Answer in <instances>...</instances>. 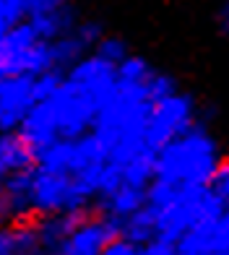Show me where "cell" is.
<instances>
[{"mask_svg": "<svg viewBox=\"0 0 229 255\" xmlns=\"http://www.w3.org/2000/svg\"><path fill=\"white\" fill-rule=\"evenodd\" d=\"M214 21H216V29H219L222 37H227V39H229V3L219 5V10H216Z\"/></svg>", "mask_w": 229, "mask_h": 255, "instance_id": "44dd1931", "label": "cell"}, {"mask_svg": "<svg viewBox=\"0 0 229 255\" xmlns=\"http://www.w3.org/2000/svg\"><path fill=\"white\" fill-rule=\"evenodd\" d=\"M222 151L206 120L198 115V123L180 138L156 151L154 180L169 182L175 188H209Z\"/></svg>", "mask_w": 229, "mask_h": 255, "instance_id": "6da1fadb", "label": "cell"}, {"mask_svg": "<svg viewBox=\"0 0 229 255\" xmlns=\"http://www.w3.org/2000/svg\"><path fill=\"white\" fill-rule=\"evenodd\" d=\"M81 21L78 5L65 0H26V24L34 29L39 42H57L68 37Z\"/></svg>", "mask_w": 229, "mask_h": 255, "instance_id": "277c9868", "label": "cell"}, {"mask_svg": "<svg viewBox=\"0 0 229 255\" xmlns=\"http://www.w3.org/2000/svg\"><path fill=\"white\" fill-rule=\"evenodd\" d=\"M3 84H5V76H0V89H3Z\"/></svg>", "mask_w": 229, "mask_h": 255, "instance_id": "7402d4cb", "label": "cell"}, {"mask_svg": "<svg viewBox=\"0 0 229 255\" xmlns=\"http://www.w3.org/2000/svg\"><path fill=\"white\" fill-rule=\"evenodd\" d=\"M211 253H229V208L211 222L209 229V255Z\"/></svg>", "mask_w": 229, "mask_h": 255, "instance_id": "2e32d148", "label": "cell"}, {"mask_svg": "<svg viewBox=\"0 0 229 255\" xmlns=\"http://www.w3.org/2000/svg\"><path fill=\"white\" fill-rule=\"evenodd\" d=\"M209 188L214 190L216 198L224 203V208H229V156H222V161H219V167H216V172H214Z\"/></svg>", "mask_w": 229, "mask_h": 255, "instance_id": "e0dca14e", "label": "cell"}, {"mask_svg": "<svg viewBox=\"0 0 229 255\" xmlns=\"http://www.w3.org/2000/svg\"><path fill=\"white\" fill-rule=\"evenodd\" d=\"M63 84H65V73H60V71H47V73L37 76L34 78V104L52 99Z\"/></svg>", "mask_w": 229, "mask_h": 255, "instance_id": "9a60e30c", "label": "cell"}, {"mask_svg": "<svg viewBox=\"0 0 229 255\" xmlns=\"http://www.w3.org/2000/svg\"><path fill=\"white\" fill-rule=\"evenodd\" d=\"M154 167H156V154L148 151V148H143V151L135 154L128 164L120 167L122 185H130V188L146 190L148 185L154 182Z\"/></svg>", "mask_w": 229, "mask_h": 255, "instance_id": "8fae6325", "label": "cell"}, {"mask_svg": "<svg viewBox=\"0 0 229 255\" xmlns=\"http://www.w3.org/2000/svg\"><path fill=\"white\" fill-rule=\"evenodd\" d=\"M211 255H229V253H211Z\"/></svg>", "mask_w": 229, "mask_h": 255, "instance_id": "603a6c76", "label": "cell"}, {"mask_svg": "<svg viewBox=\"0 0 229 255\" xmlns=\"http://www.w3.org/2000/svg\"><path fill=\"white\" fill-rule=\"evenodd\" d=\"M0 255H16L13 227H0Z\"/></svg>", "mask_w": 229, "mask_h": 255, "instance_id": "ffe728a7", "label": "cell"}, {"mask_svg": "<svg viewBox=\"0 0 229 255\" xmlns=\"http://www.w3.org/2000/svg\"><path fill=\"white\" fill-rule=\"evenodd\" d=\"M120 237L128 240L130 245H148L154 237H156V216L148 206H143L141 211H135L133 216H128L125 222L120 224Z\"/></svg>", "mask_w": 229, "mask_h": 255, "instance_id": "30bf717a", "label": "cell"}, {"mask_svg": "<svg viewBox=\"0 0 229 255\" xmlns=\"http://www.w3.org/2000/svg\"><path fill=\"white\" fill-rule=\"evenodd\" d=\"M156 71V68L146 60L143 55H135L130 52L125 60L117 65V81H122V84H146L148 78H151V73Z\"/></svg>", "mask_w": 229, "mask_h": 255, "instance_id": "7c38bea8", "label": "cell"}, {"mask_svg": "<svg viewBox=\"0 0 229 255\" xmlns=\"http://www.w3.org/2000/svg\"><path fill=\"white\" fill-rule=\"evenodd\" d=\"M141 250H143V255H177V245H175V242L162 240V237H154Z\"/></svg>", "mask_w": 229, "mask_h": 255, "instance_id": "ac0fdd59", "label": "cell"}, {"mask_svg": "<svg viewBox=\"0 0 229 255\" xmlns=\"http://www.w3.org/2000/svg\"><path fill=\"white\" fill-rule=\"evenodd\" d=\"M114 240H120V224L91 211L55 255H102Z\"/></svg>", "mask_w": 229, "mask_h": 255, "instance_id": "5b68a950", "label": "cell"}, {"mask_svg": "<svg viewBox=\"0 0 229 255\" xmlns=\"http://www.w3.org/2000/svg\"><path fill=\"white\" fill-rule=\"evenodd\" d=\"M65 81L73 84L76 89L86 91V94L99 104V110L105 107V102L112 97L114 86H117V68L110 65L107 60L97 57L94 52L86 55L84 60H78L71 71L65 73Z\"/></svg>", "mask_w": 229, "mask_h": 255, "instance_id": "8992f818", "label": "cell"}, {"mask_svg": "<svg viewBox=\"0 0 229 255\" xmlns=\"http://www.w3.org/2000/svg\"><path fill=\"white\" fill-rule=\"evenodd\" d=\"M102 255H143V250L138 245H130L128 240L120 237V240H114L112 245H107Z\"/></svg>", "mask_w": 229, "mask_h": 255, "instance_id": "d6986e66", "label": "cell"}, {"mask_svg": "<svg viewBox=\"0 0 229 255\" xmlns=\"http://www.w3.org/2000/svg\"><path fill=\"white\" fill-rule=\"evenodd\" d=\"M146 206V190L141 188H130V185H120L112 193L102 195V198L94 203V214L107 216L112 222L122 224L128 216H133L135 211H141Z\"/></svg>", "mask_w": 229, "mask_h": 255, "instance_id": "ba28073f", "label": "cell"}, {"mask_svg": "<svg viewBox=\"0 0 229 255\" xmlns=\"http://www.w3.org/2000/svg\"><path fill=\"white\" fill-rule=\"evenodd\" d=\"M37 167L31 148L24 143L18 133H0V193L8 177Z\"/></svg>", "mask_w": 229, "mask_h": 255, "instance_id": "9c48e42d", "label": "cell"}, {"mask_svg": "<svg viewBox=\"0 0 229 255\" xmlns=\"http://www.w3.org/2000/svg\"><path fill=\"white\" fill-rule=\"evenodd\" d=\"M34 107V78H5L0 89V133H16Z\"/></svg>", "mask_w": 229, "mask_h": 255, "instance_id": "52a82bcc", "label": "cell"}, {"mask_svg": "<svg viewBox=\"0 0 229 255\" xmlns=\"http://www.w3.org/2000/svg\"><path fill=\"white\" fill-rule=\"evenodd\" d=\"M198 102L188 91H177L162 102L151 104L148 112V123H146V133H143V143L148 151H162L167 143H172L175 138H180L185 130H190L198 123Z\"/></svg>", "mask_w": 229, "mask_h": 255, "instance_id": "7a4b0ae2", "label": "cell"}, {"mask_svg": "<svg viewBox=\"0 0 229 255\" xmlns=\"http://www.w3.org/2000/svg\"><path fill=\"white\" fill-rule=\"evenodd\" d=\"M180 91V84H177V78L172 76V73H164V71H154L151 78L146 81V97L151 104L156 102H162L172 94H177Z\"/></svg>", "mask_w": 229, "mask_h": 255, "instance_id": "5bb4252c", "label": "cell"}, {"mask_svg": "<svg viewBox=\"0 0 229 255\" xmlns=\"http://www.w3.org/2000/svg\"><path fill=\"white\" fill-rule=\"evenodd\" d=\"M130 52H133L130 44L125 42L120 34H105V37L99 39V44L94 47V55L102 57V60H107V63L114 65V68H117Z\"/></svg>", "mask_w": 229, "mask_h": 255, "instance_id": "4fadbf2b", "label": "cell"}, {"mask_svg": "<svg viewBox=\"0 0 229 255\" xmlns=\"http://www.w3.org/2000/svg\"><path fill=\"white\" fill-rule=\"evenodd\" d=\"M52 112V120L57 128V138L60 141H76V138H84L91 133L94 120L99 115V104L91 99L86 91L76 89L73 84L60 86V91L44 102Z\"/></svg>", "mask_w": 229, "mask_h": 255, "instance_id": "3957f363", "label": "cell"}]
</instances>
